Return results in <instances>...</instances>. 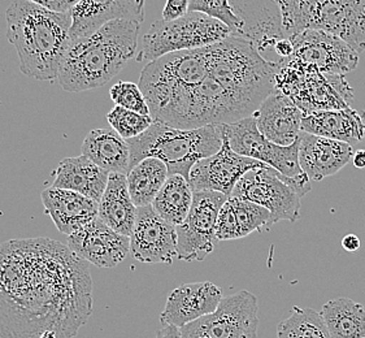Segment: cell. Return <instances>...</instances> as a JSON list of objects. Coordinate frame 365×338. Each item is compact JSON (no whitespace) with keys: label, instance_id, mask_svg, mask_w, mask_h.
I'll return each mask as SVG.
<instances>
[{"label":"cell","instance_id":"cell-1","mask_svg":"<svg viewBox=\"0 0 365 338\" xmlns=\"http://www.w3.org/2000/svg\"><path fill=\"white\" fill-rule=\"evenodd\" d=\"M276 73L249 39L230 36L150 61L138 85L155 121L197 129L252 116L276 88Z\"/></svg>","mask_w":365,"mask_h":338},{"label":"cell","instance_id":"cell-2","mask_svg":"<svg viewBox=\"0 0 365 338\" xmlns=\"http://www.w3.org/2000/svg\"><path fill=\"white\" fill-rule=\"evenodd\" d=\"M93 312L86 260L58 241L37 237L0 245V336L74 338Z\"/></svg>","mask_w":365,"mask_h":338},{"label":"cell","instance_id":"cell-3","mask_svg":"<svg viewBox=\"0 0 365 338\" xmlns=\"http://www.w3.org/2000/svg\"><path fill=\"white\" fill-rule=\"evenodd\" d=\"M6 20L22 73L37 81L56 80L72 44V11L58 14L29 0H14Z\"/></svg>","mask_w":365,"mask_h":338},{"label":"cell","instance_id":"cell-4","mask_svg":"<svg viewBox=\"0 0 365 338\" xmlns=\"http://www.w3.org/2000/svg\"><path fill=\"white\" fill-rule=\"evenodd\" d=\"M139 29V22L115 20L72 42L58 73L61 88L82 93L108 83L134 58Z\"/></svg>","mask_w":365,"mask_h":338},{"label":"cell","instance_id":"cell-5","mask_svg":"<svg viewBox=\"0 0 365 338\" xmlns=\"http://www.w3.org/2000/svg\"><path fill=\"white\" fill-rule=\"evenodd\" d=\"M126 142L130 148V169L147 158H155L165 163L169 176L180 175L189 181L191 169L199 160L219 153L222 126L177 129L154 120L146 132Z\"/></svg>","mask_w":365,"mask_h":338},{"label":"cell","instance_id":"cell-6","mask_svg":"<svg viewBox=\"0 0 365 338\" xmlns=\"http://www.w3.org/2000/svg\"><path fill=\"white\" fill-rule=\"evenodd\" d=\"M286 37L304 30L336 36L358 53L365 50V0H272Z\"/></svg>","mask_w":365,"mask_h":338},{"label":"cell","instance_id":"cell-7","mask_svg":"<svg viewBox=\"0 0 365 338\" xmlns=\"http://www.w3.org/2000/svg\"><path fill=\"white\" fill-rule=\"evenodd\" d=\"M276 88L289 96L304 115L349 108L354 90L344 76L322 73L319 68L292 56L277 66Z\"/></svg>","mask_w":365,"mask_h":338},{"label":"cell","instance_id":"cell-8","mask_svg":"<svg viewBox=\"0 0 365 338\" xmlns=\"http://www.w3.org/2000/svg\"><path fill=\"white\" fill-rule=\"evenodd\" d=\"M233 36L224 22L200 12H189L175 21H156L142 38L138 61H154L172 52L217 43Z\"/></svg>","mask_w":365,"mask_h":338},{"label":"cell","instance_id":"cell-9","mask_svg":"<svg viewBox=\"0 0 365 338\" xmlns=\"http://www.w3.org/2000/svg\"><path fill=\"white\" fill-rule=\"evenodd\" d=\"M311 190V180L303 173L297 178L281 175L272 167L252 169L242 177L230 197L246 199L270 213V224L295 222L300 217L302 197Z\"/></svg>","mask_w":365,"mask_h":338},{"label":"cell","instance_id":"cell-10","mask_svg":"<svg viewBox=\"0 0 365 338\" xmlns=\"http://www.w3.org/2000/svg\"><path fill=\"white\" fill-rule=\"evenodd\" d=\"M257 327V298L241 290L222 298L215 312L180 328V338H256Z\"/></svg>","mask_w":365,"mask_h":338},{"label":"cell","instance_id":"cell-11","mask_svg":"<svg viewBox=\"0 0 365 338\" xmlns=\"http://www.w3.org/2000/svg\"><path fill=\"white\" fill-rule=\"evenodd\" d=\"M227 198L217 191H194L190 212L177 229V257L183 262H202L217 245L216 224Z\"/></svg>","mask_w":365,"mask_h":338},{"label":"cell","instance_id":"cell-12","mask_svg":"<svg viewBox=\"0 0 365 338\" xmlns=\"http://www.w3.org/2000/svg\"><path fill=\"white\" fill-rule=\"evenodd\" d=\"M222 134L237 154L264 163L289 178L304 173L299 164V138L292 146L276 145L260 133L252 116L222 126Z\"/></svg>","mask_w":365,"mask_h":338},{"label":"cell","instance_id":"cell-13","mask_svg":"<svg viewBox=\"0 0 365 338\" xmlns=\"http://www.w3.org/2000/svg\"><path fill=\"white\" fill-rule=\"evenodd\" d=\"M264 167L269 165L234 153L222 134L219 153L199 160L192 167L189 184L192 191H217L230 197L242 177L252 169Z\"/></svg>","mask_w":365,"mask_h":338},{"label":"cell","instance_id":"cell-14","mask_svg":"<svg viewBox=\"0 0 365 338\" xmlns=\"http://www.w3.org/2000/svg\"><path fill=\"white\" fill-rule=\"evenodd\" d=\"M177 229L160 217L154 207H138L130 235L133 257L146 265H172L177 257Z\"/></svg>","mask_w":365,"mask_h":338},{"label":"cell","instance_id":"cell-15","mask_svg":"<svg viewBox=\"0 0 365 338\" xmlns=\"http://www.w3.org/2000/svg\"><path fill=\"white\" fill-rule=\"evenodd\" d=\"M290 39L294 44V58L312 64L322 73L344 76L358 66V52L330 33L304 30Z\"/></svg>","mask_w":365,"mask_h":338},{"label":"cell","instance_id":"cell-16","mask_svg":"<svg viewBox=\"0 0 365 338\" xmlns=\"http://www.w3.org/2000/svg\"><path fill=\"white\" fill-rule=\"evenodd\" d=\"M68 247L77 257L99 268L120 265L130 251V237L120 235L99 217L68 237Z\"/></svg>","mask_w":365,"mask_h":338},{"label":"cell","instance_id":"cell-17","mask_svg":"<svg viewBox=\"0 0 365 338\" xmlns=\"http://www.w3.org/2000/svg\"><path fill=\"white\" fill-rule=\"evenodd\" d=\"M234 12L241 17L243 30L240 37L249 39L264 60L278 66L274 46L285 38L279 11L274 14L263 0H230Z\"/></svg>","mask_w":365,"mask_h":338},{"label":"cell","instance_id":"cell-18","mask_svg":"<svg viewBox=\"0 0 365 338\" xmlns=\"http://www.w3.org/2000/svg\"><path fill=\"white\" fill-rule=\"evenodd\" d=\"M222 298V290L210 281L183 284L169 295L160 314V323L182 328L215 312Z\"/></svg>","mask_w":365,"mask_h":338},{"label":"cell","instance_id":"cell-19","mask_svg":"<svg viewBox=\"0 0 365 338\" xmlns=\"http://www.w3.org/2000/svg\"><path fill=\"white\" fill-rule=\"evenodd\" d=\"M147 0H81L72 9V42L88 37L106 24L130 20L142 24Z\"/></svg>","mask_w":365,"mask_h":338},{"label":"cell","instance_id":"cell-20","mask_svg":"<svg viewBox=\"0 0 365 338\" xmlns=\"http://www.w3.org/2000/svg\"><path fill=\"white\" fill-rule=\"evenodd\" d=\"M252 118L267 140L279 146H292L299 138L304 113L289 96L274 88Z\"/></svg>","mask_w":365,"mask_h":338},{"label":"cell","instance_id":"cell-21","mask_svg":"<svg viewBox=\"0 0 365 338\" xmlns=\"http://www.w3.org/2000/svg\"><path fill=\"white\" fill-rule=\"evenodd\" d=\"M354 154V148L346 142L300 132V168L311 181H322L336 175L349 164Z\"/></svg>","mask_w":365,"mask_h":338},{"label":"cell","instance_id":"cell-22","mask_svg":"<svg viewBox=\"0 0 365 338\" xmlns=\"http://www.w3.org/2000/svg\"><path fill=\"white\" fill-rule=\"evenodd\" d=\"M44 212L51 217L58 232L73 235L96 220L99 203L76 191L48 188L41 193Z\"/></svg>","mask_w":365,"mask_h":338},{"label":"cell","instance_id":"cell-23","mask_svg":"<svg viewBox=\"0 0 365 338\" xmlns=\"http://www.w3.org/2000/svg\"><path fill=\"white\" fill-rule=\"evenodd\" d=\"M108 170L101 168L85 155H81L60 162L58 168L53 170L52 188L76 191L99 203L108 184Z\"/></svg>","mask_w":365,"mask_h":338},{"label":"cell","instance_id":"cell-24","mask_svg":"<svg viewBox=\"0 0 365 338\" xmlns=\"http://www.w3.org/2000/svg\"><path fill=\"white\" fill-rule=\"evenodd\" d=\"M303 132L330 140H342L355 145L365 137V111H317L304 115L302 121Z\"/></svg>","mask_w":365,"mask_h":338},{"label":"cell","instance_id":"cell-25","mask_svg":"<svg viewBox=\"0 0 365 338\" xmlns=\"http://www.w3.org/2000/svg\"><path fill=\"white\" fill-rule=\"evenodd\" d=\"M270 213L246 199L229 197L220 210L216 224L217 241H232L270 227Z\"/></svg>","mask_w":365,"mask_h":338},{"label":"cell","instance_id":"cell-26","mask_svg":"<svg viewBox=\"0 0 365 338\" xmlns=\"http://www.w3.org/2000/svg\"><path fill=\"white\" fill-rule=\"evenodd\" d=\"M138 207L133 203L125 175L110 173L108 184L99 202L98 217L120 235H132Z\"/></svg>","mask_w":365,"mask_h":338},{"label":"cell","instance_id":"cell-27","mask_svg":"<svg viewBox=\"0 0 365 338\" xmlns=\"http://www.w3.org/2000/svg\"><path fill=\"white\" fill-rule=\"evenodd\" d=\"M82 155L110 173L128 175L130 170V148L113 129H94L82 145Z\"/></svg>","mask_w":365,"mask_h":338},{"label":"cell","instance_id":"cell-28","mask_svg":"<svg viewBox=\"0 0 365 338\" xmlns=\"http://www.w3.org/2000/svg\"><path fill=\"white\" fill-rule=\"evenodd\" d=\"M322 319L331 338H365V306L350 298H336L324 304Z\"/></svg>","mask_w":365,"mask_h":338},{"label":"cell","instance_id":"cell-29","mask_svg":"<svg viewBox=\"0 0 365 338\" xmlns=\"http://www.w3.org/2000/svg\"><path fill=\"white\" fill-rule=\"evenodd\" d=\"M168 177V167L159 159L147 158L134 165L126 175L133 203L137 207L153 205Z\"/></svg>","mask_w":365,"mask_h":338},{"label":"cell","instance_id":"cell-30","mask_svg":"<svg viewBox=\"0 0 365 338\" xmlns=\"http://www.w3.org/2000/svg\"><path fill=\"white\" fill-rule=\"evenodd\" d=\"M192 199L194 191L189 181L180 175H173L168 177L151 206L164 220L178 227L190 212Z\"/></svg>","mask_w":365,"mask_h":338},{"label":"cell","instance_id":"cell-31","mask_svg":"<svg viewBox=\"0 0 365 338\" xmlns=\"http://www.w3.org/2000/svg\"><path fill=\"white\" fill-rule=\"evenodd\" d=\"M277 338H331L322 314L294 306L290 317L278 324Z\"/></svg>","mask_w":365,"mask_h":338},{"label":"cell","instance_id":"cell-32","mask_svg":"<svg viewBox=\"0 0 365 338\" xmlns=\"http://www.w3.org/2000/svg\"><path fill=\"white\" fill-rule=\"evenodd\" d=\"M107 120L110 128L125 140L138 137L154 124V118L151 115H142L117 106L110 111Z\"/></svg>","mask_w":365,"mask_h":338},{"label":"cell","instance_id":"cell-33","mask_svg":"<svg viewBox=\"0 0 365 338\" xmlns=\"http://www.w3.org/2000/svg\"><path fill=\"white\" fill-rule=\"evenodd\" d=\"M190 12H200L224 22L233 30V36H241L243 21L234 12L230 0H190Z\"/></svg>","mask_w":365,"mask_h":338},{"label":"cell","instance_id":"cell-34","mask_svg":"<svg viewBox=\"0 0 365 338\" xmlns=\"http://www.w3.org/2000/svg\"><path fill=\"white\" fill-rule=\"evenodd\" d=\"M110 99L117 107H123L126 110L134 111L142 115H151L147 104L145 94L133 82H117L110 90Z\"/></svg>","mask_w":365,"mask_h":338},{"label":"cell","instance_id":"cell-35","mask_svg":"<svg viewBox=\"0 0 365 338\" xmlns=\"http://www.w3.org/2000/svg\"><path fill=\"white\" fill-rule=\"evenodd\" d=\"M190 0H167L163 9L164 21H175L190 12Z\"/></svg>","mask_w":365,"mask_h":338},{"label":"cell","instance_id":"cell-36","mask_svg":"<svg viewBox=\"0 0 365 338\" xmlns=\"http://www.w3.org/2000/svg\"><path fill=\"white\" fill-rule=\"evenodd\" d=\"M29 1H33L53 12L64 14V12H71L81 0H29Z\"/></svg>","mask_w":365,"mask_h":338},{"label":"cell","instance_id":"cell-37","mask_svg":"<svg viewBox=\"0 0 365 338\" xmlns=\"http://www.w3.org/2000/svg\"><path fill=\"white\" fill-rule=\"evenodd\" d=\"M155 338H180V328L173 325H163V328L156 332Z\"/></svg>","mask_w":365,"mask_h":338},{"label":"cell","instance_id":"cell-38","mask_svg":"<svg viewBox=\"0 0 365 338\" xmlns=\"http://www.w3.org/2000/svg\"><path fill=\"white\" fill-rule=\"evenodd\" d=\"M342 246H344V250L351 251V252L359 250L360 249V240H359L358 235H347L344 237Z\"/></svg>","mask_w":365,"mask_h":338},{"label":"cell","instance_id":"cell-39","mask_svg":"<svg viewBox=\"0 0 365 338\" xmlns=\"http://www.w3.org/2000/svg\"><path fill=\"white\" fill-rule=\"evenodd\" d=\"M354 165L356 168L364 169L365 168V151L364 150H360L356 151L354 154Z\"/></svg>","mask_w":365,"mask_h":338}]
</instances>
